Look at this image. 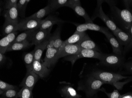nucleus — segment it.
<instances>
[{
  "label": "nucleus",
  "instance_id": "1",
  "mask_svg": "<svg viewBox=\"0 0 132 98\" xmlns=\"http://www.w3.org/2000/svg\"><path fill=\"white\" fill-rule=\"evenodd\" d=\"M110 8L113 21L120 29L129 33L132 25V10L126 9H121L116 6Z\"/></svg>",
  "mask_w": 132,
  "mask_h": 98
},
{
  "label": "nucleus",
  "instance_id": "2",
  "mask_svg": "<svg viewBox=\"0 0 132 98\" xmlns=\"http://www.w3.org/2000/svg\"><path fill=\"white\" fill-rule=\"evenodd\" d=\"M90 75L104 82L105 84L113 85L116 88L118 87V81L124 79H127L128 77L122 75L118 73L108 72L104 71H94Z\"/></svg>",
  "mask_w": 132,
  "mask_h": 98
},
{
  "label": "nucleus",
  "instance_id": "3",
  "mask_svg": "<svg viewBox=\"0 0 132 98\" xmlns=\"http://www.w3.org/2000/svg\"><path fill=\"white\" fill-rule=\"evenodd\" d=\"M103 82L90 75L83 81L80 83L79 87L89 95H93L101 90V87L104 84Z\"/></svg>",
  "mask_w": 132,
  "mask_h": 98
},
{
  "label": "nucleus",
  "instance_id": "4",
  "mask_svg": "<svg viewBox=\"0 0 132 98\" xmlns=\"http://www.w3.org/2000/svg\"><path fill=\"white\" fill-rule=\"evenodd\" d=\"M104 54L102 53L99 51L93 50L82 49L78 53L72 56L66 57L65 59L71 62L73 66L76 60L83 58H94L100 60L103 56Z\"/></svg>",
  "mask_w": 132,
  "mask_h": 98
},
{
  "label": "nucleus",
  "instance_id": "5",
  "mask_svg": "<svg viewBox=\"0 0 132 98\" xmlns=\"http://www.w3.org/2000/svg\"><path fill=\"white\" fill-rule=\"evenodd\" d=\"M104 2V1H98L97 4L94 15L93 16L92 20L96 17L100 18L103 20L106 26L112 31L113 33L119 29L116 24L112 20L108 17L104 13L102 8V4Z\"/></svg>",
  "mask_w": 132,
  "mask_h": 98
},
{
  "label": "nucleus",
  "instance_id": "6",
  "mask_svg": "<svg viewBox=\"0 0 132 98\" xmlns=\"http://www.w3.org/2000/svg\"><path fill=\"white\" fill-rule=\"evenodd\" d=\"M99 64L109 67H118L124 64L123 55L116 54H104L99 60Z\"/></svg>",
  "mask_w": 132,
  "mask_h": 98
},
{
  "label": "nucleus",
  "instance_id": "7",
  "mask_svg": "<svg viewBox=\"0 0 132 98\" xmlns=\"http://www.w3.org/2000/svg\"><path fill=\"white\" fill-rule=\"evenodd\" d=\"M52 28L47 29H42L38 28L32 34L29 40L32 45H37L43 42L51 37L50 31Z\"/></svg>",
  "mask_w": 132,
  "mask_h": 98
},
{
  "label": "nucleus",
  "instance_id": "8",
  "mask_svg": "<svg viewBox=\"0 0 132 98\" xmlns=\"http://www.w3.org/2000/svg\"><path fill=\"white\" fill-rule=\"evenodd\" d=\"M43 20H38L27 17L19 22V31L36 30L39 28Z\"/></svg>",
  "mask_w": 132,
  "mask_h": 98
},
{
  "label": "nucleus",
  "instance_id": "9",
  "mask_svg": "<svg viewBox=\"0 0 132 98\" xmlns=\"http://www.w3.org/2000/svg\"><path fill=\"white\" fill-rule=\"evenodd\" d=\"M68 7L74 10L78 15L84 18L86 23H93L92 19L81 6L80 1L79 0H70Z\"/></svg>",
  "mask_w": 132,
  "mask_h": 98
},
{
  "label": "nucleus",
  "instance_id": "10",
  "mask_svg": "<svg viewBox=\"0 0 132 98\" xmlns=\"http://www.w3.org/2000/svg\"><path fill=\"white\" fill-rule=\"evenodd\" d=\"M81 50L77 44L67 45L62 46L58 50L57 59L76 54Z\"/></svg>",
  "mask_w": 132,
  "mask_h": 98
},
{
  "label": "nucleus",
  "instance_id": "11",
  "mask_svg": "<svg viewBox=\"0 0 132 98\" xmlns=\"http://www.w3.org/2000/svg\"><path fill=\"white\" fill-rule=\"evenodd\" d=\"M47 48L43 63L48 68H50L54 65L58 60L57 59L58 50L49 46H47Z\"/></svg>",
  "mask_w": 132,
  "mask_h": 98
},
{
  "label": "nucleus",
  "instance_id": "12",
  "mask_svg": "<svg viewBox=\"0 0 132 98\" xmlns=\"http://www.w3.org/2000/svg\"><path fill=\"white\" fill-rule=\"evenodd\" d=\"M39 77L32 70L27 71L26 75L21 84L22 87H25L32 91Z\"/></svg>",
  "mask_w": 132,
  "mask_h": 98
},
{
  "label": "nucleus",
  "instance_id": "13",
  "mask_svg": "<svg viewBox=\"0 0 132 98\" xmlns=\"http://www.w3.org/2000/svg\"><path fill=\"white\" fill-rule=\"evenodd\" d=\"M18 31L6 35L0 40V53L4 54L18 35Z\"/></svg>",
  "mask_w": 132,
  "mask_h": 98
},
{
  "label": "nucleus",
  "instance_id": "14",
  "mask_svg": "<svg viewBox=\"0 0 132 98\" xmlns=\"http://www.w3.org/2000/svg\"><path fill=\"white\" fill-rule=\"evenodd\" d=\"M112 48L113 51L116 54L123 55V49L116 38L108 31L104 34Z\"/></svg>",
  "mask_w": 132,
  "mask_h": 98
},
{
  "label": "nucleus",
  "instance_id": "15",
  "mask_svg": "<svg viewBox=\"0 0 132 98\" xmlns=\"http://www.w3.org/2000/svg\"><path fill=\"white\" fill-rule=\"evenodd\" d=\"M32 70L39 77L43 78L48 75L50 70L44 63L40 61L35 60L32 65Z\"/></svg>",
  "mask_w": 132,
  "mask_h": 98
},
{
  "label": "nucleus",
  "instance_id": "16",
  "mask_svg": "<svg viewBox=\"0 0 132 98\" xmlns=\"http://www.w3.org/2000/svg\"><path fill=\"white\" fill-rule=\"evenodd\" d=\"M76 44L82 49L93 50L98 51L99 50V48L97 45L89 37L87 34L84 37Z\"/></svg>",
  "mask_w": 132,
  "mask_h": 98
},
{
  "label": "nucleus",
  "instance_id": "17",
  "mask_svg": "<svg viewBox=\"0 0 132 98\" xmlns=\"http://www.w3.org/2000/svg\"><path fill=\"white\" fill-rule=\"evenodd\" d=\"M65 22L61 19L55 16L50 15L43 20L39 28L42 29H47L52 28L55 24H60Z\"/></svg>",
  "mask_w": 132,
  "mask_h": 98
},
{
  "label": "nucleus",
  "instance_id": "18",
  "mask_svg": "<svg viewBox=\"0 0 132 98\" xmlns=\"http://www.w3.org/2000/svg\"><path fill=\"white\" fill-rule=\"evenodd\" d=\"M60 93L61 95L65 98H81V97L69 84H66L61 87Z\"/></svg>",
  "mask_w": 132,
  "mask_h": 98
},
{
  "label": "nucleus",
  "instance_id": "19",
  "mask_svg": "<svg viewBox=\"0 0 132 98\" xmlns=\"http://www.w3.org/2000/svg\"><path fill=\"white\" fill-rule=\"evenodd\" d=\"M119 43L121 46L126 47L129 44L130 41V35L129 33L119 29L117 31L113 33Z\"/></svg>",
  "mask_w": 132,
  "mask_h": 98
},
{
  "label": "nucleus",
  "instance_id": "20",
  "mask_svg": "<svg viewBox=\"0 0 132 98\" xmlns=\"http://www.w3.org/2000/svg\"><path fill=\"white\" fill-rule=\"evenodd\" d=\"M19 15V12L17 6L4 10V13L5 20L14 23H19L20 22L18 20Z\"/></svg>",
  "mask_w": 132,
  "mask_h": 98
},
{
  "label": "nucleus",
  "instance_id": "21",
  "mask_svg": "<svg viewBox=\"0 0 132 98\" xmlns=\"http://www.w3.org/2000/svg\"><path fill=\"white\" fill-rule=\"evenodd\" d=\"M19 30V23H14L5 20L2 27V34L6 36Z\"/></svg>",
  "mask_w": 132,
  "mask_h": 98
},
{
  "label": "nucleus",
  "instance_id": "22",
  "mask_svg": "<svg viewBox=\"0 0 132 98\" xmlns=\"http://www.w3.org/2000/svg\"><path fill=\"white\" fill-rule=\"evenodd\" d=\"M60 29H58L49 39V42L48 46H52L59 50L62 46L63 41L61 40Z\"/></svg>",
  "mask_w": 132,
  "mask_h": 98
},
{
  "label": "nucleus",
  "instance_id": "23",
  "mask_svg": "<svg viewBox=\"0 0 132 98\" xmlns=\"http://www.w3.org/2000/svg\"><path fill=\"white\" fill-rule=\"evenodd\" d=\"M49 39L46 40L43 42L41 43L40 44L35 46V49L33 51L35 60L40 61L41 58L43 51L47 48L48 45Z\"/></svg>",
  "mask_w": 132,
  "mask_h": 98
},
{
  "label": "nucleus",
  "instance_id": "24",
  "mask_svg": "<svg viewBox=\"0 0 132 98\" xmlns=\"http://www.w3.org/2000/svg\"><path fill=\"white\" fill-rule=\"evenodd\" d=\"M86 34V32L80 33L75 31V33L72 36H70V37H69L65 41H63L61 47L65 45L77 44L84 37Z\"/></svg>",
  "mask_w": 132,
  "mask_h": 98
},
{
  "label": "nucleus",
  "instance_id": "25",
  "mask_svg": "<svg viewBox=\"0 0 132 98\" xmlns=\"http://www.w3.org/2000/svg\"><path fill=\"white\" fill-rule=\"evenodd\" d=\"M32 45L31 42L28 40L19 42L13 43L9 47L6 52L24 50L29 48Z\"/></svg>",
  "mask_w": 132,
  "mask_h": 98
},
{
  "label": "nucleus",
  "instance_id": "26",
  "mask_svg": "<svg viewBox=\"0 0 132 98\" xmlns=\"http://www.w3.org/2000/svg\"><path fill=\"white\" fill-rule=\"evenodd\" d=\"M52 12L50 6L48 4L46 7L38 10L37 12L28 17L29 18L42 20V19Z\"/></svg>",
  "mask_w": 132,
  "mask_h": 98
},
{
  "label": "nucleus",
  "instance_id": "27",
  "mask_svg": "<svg viewBox=\"0 0 132 98\" xmlns=\"http://www.w3.org/2000/svg\"><path fill=\"white\" fill-rule=\"evenodd\" d=\"M70 1V0H52L49 1L48 4L53 12L61 7H68Z\"/></svg>",
  "mask_w": 132,
  "mask_h": 98
},
{
  "label": "nucleus",
  "instance_id": "28",
  "mask_svg": "<svg viewBox=\"0 0 132 98\" xmlns=\"http://www.w3.org/2000/svg\"><path fill=\"white\" fill-rule=\"evenodd\" d=\"M23 60L27 71L32 70V65L35 61L34 51H33L25 54Z\"/></svg>",
  "mask_w": 132,
  "mask_h": 98
},
{
  "label": "nucleus",
  "instance_id": "29",
  "mask_svg": "<svg viewBox=\"0 0 132 98\" xmlns=\"http://www.w3.org/2000/svg\"><path fill=\"white\" fill-rule=\"evenodd\" d=\"M35 30H27V31H26L23 33L18 35L13 43L23 42L26 40H28L29 41L31 37L32 34Z\"/></svg>",
  "mask_w": 132,
  "mask_h": 98
},
{
  "label": "nucleus",
  "instance_id": "30",
  "mask_svg": "<svg viewBox=\"0 0 132 98\" xmlns=\"http://www.w3.org/2000/svg\"><path fill=\"white\" fill-rule=\"evenodd\" d=\"M30 0H19L17 4V7L19 15L20 17H24L25 16L26 9Z\"/></svg>",
  "mask_w": 132,
  "mask_h": 98
},
{
  "label": "nucleus",
  "instance_id": "31",
  "mask_svg": "<svg viewBox=\"0 0 132 98\" xmlns=\"http://www.w3.org/2000/svg\"><path fill=\"white\" fill-rule=\"evenodd\" d=\"M86 24L88 30L99 31L101 33H103L104 34H105V32L109 31V29L106 28L99 26L93 23H86Z\"/></svg>",
  "mask_w": 132,
  "mask_h": 98
},
{
  "label": "nucleus",
  "instance_id": "32",
  "mask_svg": "<svg viewBox=\"0 0 132 98\" xmlns=\"http://www.w3.org/2000/svg\"><path fill=\"white\" fill-rule=\"evenodd\" d=\"M19 91L16 89H10L4 91L2 95L5 98H17L19 97Z\"/></svg>",
  "mask_w": 132,
  "mask_h": 98
},
{
  "label": "nucleus",
  "instance_id": "33",
  "mask_svg": "<svg viewBox=\"0 0 132 98\" xmlns=\"http://www.w3.org/2000/svg\"><path fill=\"white\" fill-rule=\"evenodd\" d=\"M32 91L25 87H22L19 91V97L20 98H32Z\"/></svg>",
  "mask_w": 132,
  "mask_h": 98
},
{
  "label": "nucleus",
  "instance_id": "34",
  "mask_svg": "<svg viewBox=\"0 0 132 98\" xmlns=\"http://www.w3.org/2000/svg\"><path fill=\"white\" fill-rule=\"evenodd\" d=\"M16 89V86L12 85L10 84L7 82L0 81V94L2 95L4 92L10 89Z\"/></svg>",
  "mask_w": 132,
  "mask_h": 98
},
{
  "label": "nucleus",
  "instance_id": "35",
  "mask_svg": "<svg viewBox=\"0 0 132 98\" xmlns=\"http://www.w3.org/2000/svg\"><path fill=\"white\" fill-rule=\"evenodd\" d=\"M18 0H6L5 1L4 8L5 10L9 9L12 7L17 6Z\"/></svg>",
  "mask_w": 132,
  "mask_h": 98
},
{
  "label": "nucleus",
  "instance_id": "36",
  "mask_svg": "<svg viewBox=\"0 0 132 98\" xmlns=\"http://www.w3.org/2000/svg\"><path fill=\"white\" fill-rule=\"evenodd\" d=\"M103 91H104V93L109 98H120L121 95L119 93L117 90H116L113 91L112 93H107L104 89H103Z\"/></svg>",
  "mask_w": 132,
  "mask_h": 98
},
{
  "label": "nucleus",
  "instance_id": "37",
  "mask_svg": "<svg viewBox=\"0 0 132 98\" xmlns=\"http://www.w3.org/2000/svg\"><path fill=\"white\" fill-rule=\"evenodd\" d=\"M129 33L130 35V41L129 44L126 47H124L123 51V54L126 53L128 51L131 50L132 48V25L130 29Z\"/></svg>",
  "mask_w": 132,
  "mask_h": 98
},
{
  "label": "nucleus",
  "instance_id": "38",
  "mask_svg": "<svg viewBox=\"0 0 132 98\" xmlns=\"http://www.w3.org/2000/svg\"><path fill=\"white\" fill-rule=\"evenodd\" d=\"M87 30L88 29H87L86 23L82 24H78L76 26V29L75 31L82 33V32H85V31Z\"/></svg>",
  "mask_w": 132,
  "mask_h": 98
},
{
  "label": "nucleus",
  "instance_id": "39",
  "mask_svg": "<svg viewBox=\"0 0 132 98\" xmlns=\"http://www.w3.org/2000/svg\"><path fill=\"white\" fill-rule=\"evenodd\" d=\"M125 70L128 74H132V60L123 64Z\"/></svg>",
  "mask_w": 132,
  "mask_h": 98
},
{
  "label": "nucleus",
  "instance_id": "40",
  "mask_svg": "<svg viewBox=\"0 0 132 98\" xmlns=\"http://www.w3.org/2000/svg\"><path fill=\"white\" fill-rule=\"evenodd\" d=\"M122 2L126 9H130V8L132 6V0H124Z\"/></svg>",
  "mask_w": 132,
  "mask_h": 98
},
{
  "label": "nucleus",
  "instance_id": "41",
  "mask_svg": "<svg viewBox=\"0 0 132 98\" xmlns=\"http://www.w3.org/2000/svg\"><path fill=\"white\" fill-rule=\"evenodd\" d=\"M6 60V57L4 54L0 53V63L1 65L3 64Z\"/></svg>",
  "mask_w": 132,
  "mask_h": 98
},
{
  "label": "nucleus",
  "instance_id": "42",
  "mask_svg": "<svg viewBox=\"0 0 132 98\" xmlns=\"http://www.w3.org/2000/svg\"><path fill=\"white\" fill-rule=\"evenodd\" d=\"M104 2L107 3L110 6L112 7L113 6H116V1H104Z\"/></svg>",
  "mask_w": 132,
  "mask_h": 98
},
{
  "label": "nucleus",
  "instance_id": "43",
  "mask_svg": "<svg viewBox=\"0 0 132 98\" xmlns=\"http://www.w3.org/2000/svg\"><path fill=\"white\" fill-rule=\"evenodd\" d=\"M120 98H132V93H128L121 95Z\"/></svg>",
  "mask_w": 132,
  "mask_h": 98
},
{
  "label": "nucleus",
  "instance_id": "44",
  "mask_svg": "<svg viewBox=\"0 0 132 98\" xmlns=\"http://www.w3.org/2000/svg\"><path fill=\"white\" fill-rule=\"evenodd\" d=\"M128 79H129V80L130 81H132V76L130 77H129Z\"/></svg>",
  "mask_w": 132,
  "mask_h": 98
}]
</instances>
